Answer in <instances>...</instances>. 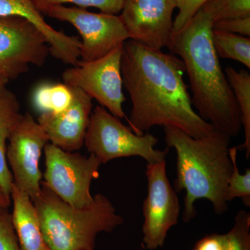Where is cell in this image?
<instances>
[{"mask_svg": "<svg viewBox=\"0 0 250 250\" xmlns=\"http://www.w3.org/2000/svg\"><path fill=\"white\" fill-rule=\"evenodd\" d=\"M121 72L131 103L126 121L135 134L171 126L200 139L216 131L194 109L184 79L185 67L177 56L129 39L123 44Z\"/></svg>", "mask_w": 250, "mask_h": 250, "instance_id": "6da1fadb", "label": "cell"}, {"mask_svg": "<svg viewBox=\"0 0 250 250\" xmlns=\"http://www.w3.org/2000/svg\"><path fill=\"white\" fill-rule=\"evenodd\" d=\"M72 89L73 100L66 109L58 113H41L37 119L49 142L67 152L79 150L84 144L93 111V100L82 90Z\"/></svg>", "mask_w": 250, "mask_h": 250, "instance_id": "4fadbf2b", "label": "cell"}, {"mask_svg": "<svg viewBox=\"0 0 250 250\" xmlns=\"http://www.w3.org/2000/svg\"><path fill=\"white\" fill-rule=\"evenodd\" d=\"M17 97L7 88L0 93V188L11 199L12 174L6 160V149L15 125L22 114Z\"/></svg>", "mask_w": 250, "mask_h": 250, "instance_id": "2e32d148", "label": "cell"}, {"mask_svg": "<svg viewBox=\"0 0 250 250\" xmlns=\"http://www.w3.org/2000/svg\"><path fill=\"white\" fill-rule=\"evenodd\" d=\"M213 30L246 36H250V17L229 18L213 22Z\"/></svg>", "mask_w": 250, "mask_h": 250, "instance_id": "484cf974", "label": "cell"}, {"mask_svg": "<svg viewBox=\"0 0 250 250\" xmlns=\"http://www.w3.org/2000/svg\"><path fill=\"white\" fill-rule=\"evenodd\" d=\"M33 202L50 250H94L98 234L111 233L124 222L103 194L95 195L90 207L77 208L42 186Z\"/></svg>", "mask_w": 250, "mask_h": 250, "instance_id": "277c9868", "label": "cell"}, {"mask_svg": "<svg viewBox=\"0 0 250 250\" xmlns=\"http://www.w3.org/2000/svg\"><path fill=\"white\" fill-rule=\"evenodd\" d=\"M147 194L143 202V248L155 250L165 245L169 230L178 223L180 205L167 177L166 161L147 164Z\"/></svg>", "mask_w": 250, "mask_h": 250, "instance_id": "30bf717a", "label": "cell"}, {"mask_svg": "<svg viewBox=\"0 0 250 250\" xmlns=\"http://www.w3.org/2000/svg\"><path fill=\"white\" fill-rule=\"evenodd\" d=\"M3 17H19L29 21L45 36L49 53L54 58L71 66L80 61V39L49 25L33 0H0V18Z\"/></svg>", "mask_w": 250, "mask_h": 250, "instance_id": "5bb4252c", "label": "cell"}, {"mask_svg": "<svg viewBox=\"0 0 250 250\" xmlns=\"http://www.w3.org/2000/svg\"><path fill=\"white\" fill-rule=\"evenodd\" d=\"M207 0H176L178 14L173 21V31L176 33L183 29L191 21Z\"/></svg>", "mask_w": 250, "mask_h": 250, "instance_id": "cb8c5ba5", "label": "cell"}, {"mask_svg": "<svg viewBox=\"0 0 250 250\" xmlns=\"http://www.w3.org/2000/svg\"><path fill=\"white\" fill-rule=\"evenodd\" d=\"M73 96V89L66 83H44L36 87L33 103L41 113H58L70 106Z\"/></svg>", "mask_w": 250, "mask_h": 250, "instance_id": "ac0fdd59", "label": "cell"}, {"mask_svg": "<svg viewBox=\"0 0 250 250\" xmlns=\"http://www.w3.org/2000/svg\"><path fill=\"white\" fill-rule=\"evenodd\" d=\"M222 250H250V213L241 210L235 217L234 225L222 234Z\"/></svg>", "mask_w": 250, "mask_h": 250, "instance_id": "44dd1931", "label": "cell"}, {"mask_svg": "<svg viewBox=\"0 0 250 250\" xmlns=\"http://www.w3.org/2000/svg\"><path fill=\"white\" fill-rule=\"evenodd\" d=\"M0 250H22L8 209L0 210Z\"/></svg>", "mask_w": 250, "mask_h": 250, "instance_id": "d4e9b609", "label": "cell"}, {"mask_svg": "<svg viewBox=\"0 0 250 250\" xmlns=\"http://www.w3.org/2000/svg\"><path fill=\"white\" fill-rule=\"evenodd\" d=\"M225 75L231 86L240 113L245 132V142L238 149L246 150L247 159L250 156V74L248 70H236L231 66L225 68Z\"/></svg>", "mask_w": 250, "mask_h": 250, "instance_id": "e0dca14e", "label": "cell"}, {"mask_svg": "<svg viewBox=\"0 0 250 250\" xmlns=\"http://www.w3.org/2000/svg\"><path fill=\"white\" fill-rule=\"evenodd\" d=\"M212 42L219 58L232 59L250 68V37L213 30Z\"/></svg>", "mask_w": 250, "mask_h": 250, "instance_id": "d6986e66", "label": "cell"}, {"mask_svg": "<svg viewBox=\"0 0 250 250\" xmlns=\"http://www.w3.org/2000/svg\"><path fill=\"white\" fill-rule=\"evenodd\" d=\"M167 147L177 154L176 192L185 190L183 220L188 223L196 216L195 202L206 199L216 214L228 209L227 190L232 171L230 159L231 138L218 130L209 136L195 139L177 128L164 127Z\"/></svg>", "mask_w": 250, "mask_h": 250, "instance_id": "3957f363", "label": "cell"}, {"mask_svg": "<svg viewBox=\"0 0 250 250\" xmlns=\"http://www.w3.org/2000/svg\"><path fill=\"white\" fill-rule=\"evenodd\" d=\"M49 54L45 36L29 21L0 18V72L8 80L18 78L31 65L42 67Z\"/></svg>", "mask_w": 250, "mask_h": 250, "instance_id": "8fae6325", "label": "cell"}, {"mask_svg": "<svg viewBox=\"0 0 250 250\" xmlns=\"http://www.w3.org/2000/svg\"><path fill=\"white\" fill-rule=\"evenodd\" d=\"M49 142L45 130L30 113L22 115L15 125L6 149V160L14 184L35 200L41 190L40 159Z\"/></svg>", "mask_w": 250, "mask_h": 250, "instance_id": "9c48e42d", "label": "cell"}, {"mask_svg": "<svg viewBox=\"0 0 250 250\" xmlns=\"http://www.w3.org/2000/svg\"><path fill=\"white\" fill-rule=\"evenodd\" d=\"M213 22L199 11L167 47L183 62L197 114L215 129L235 137L243 127L241 113L212 42Z\"/></svg>", "mask_w": 250, "mask_h": 250, "instance_id": "7a4b0ae2", "label": "cell"}, {"mask_svg": "<svg viewBox=\"0 0 250 250\" xmlns=\"http://www.w3.org/2000/svg\"><path fill=\"white\" fill-rule=\"evenodd\" d=\"M44 153L45 169L41 186L72 207H90L94 202L90 187L98 178L102 163L93 154L85 156L67 152L49 143Z\"/></svg>", "mask_w": 250, "mask_h": 250, "instance_id": "8992f818", "label": "cell"}, {"mask_svg": "<svg viewBox=\"0 0 250 250\" xmlns=\"http://www.w3.org/2000/svg\"><path fill=\"white\" fill-rule=\"evenodd\" d=\"M36 7L46 5L72 4L78 7H94L102 13L117 15L121 12L124 0H33Z\"/></svg>", "mask_w": 250, "mask_h": 250, "instance_id": "603a6c76", "label": "cell"}, {"mask_svg": "<svg viewBox=\"0 0 250 250\" xmlns=\"http://www.w3.org/2000/svg\"><path fill=\"white\" fill-rule=\"evenodd\" d=\"M38 9L49 18L70 23L78 31L82 37L80 60L83 62L101 58L129 39L118 15L97 14L65 5H46Z\"/></svg>", "mask_w": 250, "mask_h": 250, "instance_id": "ba28073f", "label": "cell"}, {"mask_svg": "<svg viewBox=\"0 0 250 250\" xmlns=\"http://www.w3.org/2000/svg\"><path fill=\"white\" fill-rule=\"evenodd\" d=\"M123 49V44L96 60H80L62 72V78L63 83L82 90L113 116L127 120L123 108L126 101L121 72Z\"/></svg>", "mask_w": 250, "mask_h": 250, "instance_id": "52a82bcc", "label": "cell"}, {"mask_svg": "<svg viewBox=\"0 0 250 250\" xmlns=\"http://www.w3.org/2000/svg\"><path fill=\"white\" fill-rule=\"evenodd\" d=\"M13 225L22 250H50L44 239L35 206L27 193L13 184Z\"/></svg>", "mask_w": 250, "mask_h": 250, "instance_id": "9a60e30c", "label": "cell"}, {"mask_svg": "<svg viewBox=\"0 0 250 250\" xmlns=\"http://www.w3.org/2000/svg\"><path fill=\"white\" fill-rule=\"evenodd\" d=\"M159 140L149 132L135 134L121 119L103 106H97L92 111L84 139V146L102 164L113 159L139 156L147 164L165 161L168 148L155 149Z\"/></svg>", "mask_w": 250, "mask_h": 250, "instance_id": "5b68a950", "label": "cell"}, {"mask_svg": "<svg viewBox=\"0 0 250 250\" xmlns=\"http://www.w3.org/2000/svg\"><path fill=\"white\" fill-rule=\"evenodd\" d=\"M192 250H222V234L207 235L197 242Z\"/></svg>", "mask_w": 250, "mask_h": 250, "instance_id": "4316f807", "label": "cell"}, {"mask_svg": "<svg viewBox=\"0 0 250 250\" xmlns=\"http://www.w3.org/2000/svg\"><path fill=\"white\" fill-rule=\"evenodd\" d=\"M200 11L213 22L229 18L250 17V0H207Z\"/></svg>", "mask_w": 250, "mask_h": 250, "instance_id": "ffe728a7", "label": "cell"}, {"mask_svg": "<svg viewBox=\"0 0 250 250\" xmlns=\"http://www.w3.org/2000/svg\"><path fill=\"white\" fill-rule=\"evenodd\" d=\"M9 82V80L0 72V93H2L5 89L7 88L6 85Z\"/></svg>", "mask_w": 250, "mask_h": 250, "instance_id": "f1b7e54d", "label": "cell"}, {"mask_svg": "<svg viewBox=\"0 0 250 250\" xmlns=\"http://www.w3.org/2000/svg\"><path fill=\"white\" fill-rule=\"evenodd\" d=\"M176 8V0H124L120 18L130 40L161 50L172 35Z\"/></svg>", "mask_w": 250, "mask_h": 250, "instance_id": "7c38bea8", "label": "cell"}, {"mask_svg": "<svg viewBox=\"0 0 250 250\" xmlns=\"http://www.w3.org/2000/svg\"><path fill=\"white\" fill-rule=\"evenodd\" d=\"M238 147L229 148L230 159L232 163V171L229 179L227 200L232 201L235 198H241L247 207H250V168L241 174L237 166Z\"/></svg>", "mask_w": 250, "mask_h": 250, "instance_id": "7402d4cb", "label": "cell"}, {"mask_svg": "<svg viewBox=\"0 0 250 250\" xmlns=\"http://www.w3.org/2000/svg\"><path fill=\"white\" fill-rule=\"evenodd\" d=\"M11 205V199L6 197L0 188V210L8 209Z\"/></svg>", "mask_w": 250, "mask_h": 250, "instance_id": "83f0119b", "label": "cell"}]
</instances>
